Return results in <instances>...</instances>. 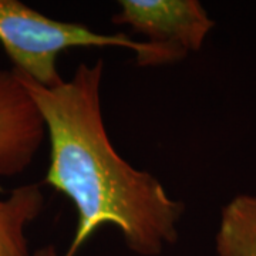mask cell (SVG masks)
Wrapping results in <instances>:
<instances>
[{
  "label": "cell",
  "instance_id": "5",
  "mask_svg": "<svg viewBox=\"0 0 256 256\" xmlns=\"http://www.w3.org/2000/svg\"><path fill=\"white\" fill-rule=\"evenodd\" d=\"M44 195L38 184L14 188L0 198V256H33L28 250L26 228L43 212Z\"/></svg>",
  "mask_w": 256,
  "mask_h": 256
},
{
  "label": "cell",
  "instance_id": "3",
  "mask_svg": "<svg viewBox=\"0 0 256 256\" xmlns=\"http://www.w3.org/2000/svg\"><path fill=\"white\" fill-rule=\"evenodd\" d=\"M112 23L130 26L164 48L172 63L200 52L215 22L198 0H120Z\"/></svg>",
  "mask_w": 256,
  "mask_h": 256
},
{
  "label": "cell",
  "instance_id": "1",
  "mask_svg": "<svg viewBox=\"0 0 256 256\" xmlns=\"http://www.w3.org/2000/svg\"><path fill=\"white\" fill-rule=\"evenodd\" d=\"M102 72L101 58L92 66L82 63L70 80L54 87L14 72L50 140L44 182L66 195L77 210L74 239L64 256H76L104 225L120 229L134 254L158 256L178 240L185 205L172 200L154 175L128 164L112 146L101 111Z\"/></svg>",
  "mask_w": 256,
  "mask_h": 256
},
{
  "label": "cell",
  "instance_id": "2",
  "mask_svg": "<svg viewBox=\"0 0 256 256\" xmlns=\"http://www.w3.org/2000/svg\"><path fill=\"white\" fill-rule=\"evenodd\" d=\"M0 44L13 62V70L44 87L63 82L57 57L73 47H126L136 52L141 67L172 64L164 48L132 40L126 33H98L78 23L60 22L18 0H0Z\"/></svg>",
  "mask_w": 256,
  "mask_h": 256
},
{
  "label": "cell",
  "instance_id": "6",
  "mask_svg": "<svg viewBox=\"0 0 256 256\" xmlns=\"http://www.w3.org/2000/svg\"><path fill=\"white\" fill-rule=\"evenodd\" d=\"M215 248L218 256H256V196L240 194L222 208Z\"/></svg>",
  "mask_w": 256,
  "mask_h": 256
},
{
  "label": "cell",
  "instance_id": "4",
  "mask_svg": "<svg viewBox=\"0 0 256 256\" xmlns=\"http://www.w3.org/2000/svg\"><path fill=\"white\" fill-rule=\"evenodd\" d=\"M44 138L43 118L18 74L0 70V176L24 172Z\"/></svg>",
  "mask_w": 256,
  "mask_h": 256
}]
</instances>
